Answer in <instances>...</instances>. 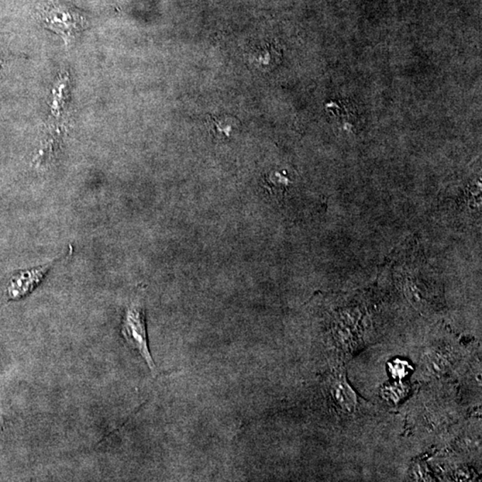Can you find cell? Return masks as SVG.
Returning <instances> with one entry per match:
<instances>
[{"mask_svg":"<svg viewBox=\"0 0 482 482\" xmlns=\"http://www.w3.org/2000/svg\"><path fill=\"white\" fill-rule=\"evenodd\" d=\"M120 332L130 349L135 350L143 358L152 373H156V364L151 356L147 342L146 313L143 306L133 303L127 308Z\"/></svg>","mask_w":482,"mask_h":482,"instance_id":"cell-1","label":"cell"},{"mask_svg":"<svg viewBox=\"0 0 482 482\" xmlns=\"http://www.w3.org/2000/svg\"><path fill=\"white\" fill-rule=\"evenodd\" d=\"M43 20L48 28L60 34L67 43H70L85 29L84 17L63 6H53L45 11Z\"/></svg>","mask_w":482,"mask_h":482,"instance_id":"cell-2","label":"cell"},{"mask_svg":"<svg viewBox=\"0 0 482 482\" xmlns=\"http://www.w3.org/2000/svg\"><path fill=\"white\" fill-rule=\"evenodd\" d=\"M50 265H45L35 269L24 271L13 279L9 287L10 298H20L30 293L43 280Z\"/></svg>","mask_w":482,"mask_h":482,"instance_id":"cell-3","label":"cell"},{"mask_svg":"<svg viewBox=\"0 0 482 482\" xmlns=\"http://www.w3.org/2000/svg\"><path fill=\"white\" fill-rule=\"evenodd\" d=\"M332 394L337 405L344 412L351 414L354 411L357 405V395L345 379L339 378L334 381L332 385Z\"/></svg>","mask_w":482,"mask_h":482,"instance_id":"cell-4","label":"cell"}]
</instances>
